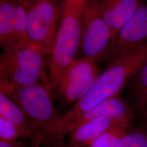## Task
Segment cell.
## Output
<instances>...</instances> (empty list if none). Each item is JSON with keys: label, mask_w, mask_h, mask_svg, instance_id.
<instances>
[{"label": "cell", "mask_w": 147, "mask_h": 147, "mask_svg": "<svg viewBox=\"0 0 147 147\" xmlns=\"http://www.w3.org/2000/svg\"><path fill=\"white\" fill-rule=\"evenodd\" d=\"M0 91L19 106L33 123L41 137L42 147H65L67 141L61 116L54 103L51 84H38L21 88L13 87L0 79Z\"/></svg>", "instance_id": "1"}, {"label": "cell", "mask_w": 147, "mask_h": 147, "mask_svg": "<svg viewBox=\"0 0 147 147\" xmlns=\"http://www.w3.org/2000/svg\"><path fill=\"white\" fill-rule=\"evenodd\" d=\"M90 0H63L62 14L53 53L50 82L53 89L79 53L84 14Z\"/></svg>", "instance_id": "2"}, {"label": "cell", "mask_w": 147, "mask_h": 147, "mask_svg": "<svg viewBox=\"0 0 147 147\" xmlns=\"http://www.w3.org/2000/svg\"><path fill=\"white\" fill-rule=\"evenodd\" d=\"M45 55L31 42L4 49L0 56V76L16 88L51 84L45 69Z\"/></svg>", "instance_id": "3"}, {"label": "cell", "mask_w": 147, "mask_h": 147, "mask_svg": "<svg viewBox=\"0 0 147 147\" xmlns=\"http://www.w3.org/2000/svg\"><path fill=\"white\" fill-rule=\"evenodd\" d=\"M24 3L29 42L51 55L62 14L61 3L54 0H24Z\"/></svg>", "instance_id": "4"}, {"label": "cell", "mask_w": 147, "mask_h": 147, "mask_svg": "<svg viewBox=\"0 0 147 147\" xmlns=\"http://www.w3.org/2000/svg\"><path fill=\"white\" fill-rule=\"evenodd\" d=\"M99 74L97 63L76 58L61 75L53 92L63 105H75L88 93Z\"/></svg>", "instance_id": "5"}, {"label": "cell", "mask_w": 147, "mask_h": 147, "mask_svg": "<svg viewBox=\"0 0 147 147\" xmlns=\"http://www.w3.org/2000/svg\"><path fill=\"white\" fill-rule=\"evenodd\" d=\"M111 42L110 30L101 16L96 0H90L84 14L79 58L102 62Z\"/></svg>", "instance_id": "6"}, {"label": "cell", "mask_w": 147, "mask_h": 147, "mask_svg": "<svg viewBox=\"0 0 147 147\" xmlns=\"http://www.w3.org/2000/svg\"><path fill=\"white\" fill-rule=\"evenodd\" d=\"M147 42V1L137 9L119 32L102 62H112Z\"/></svg>", "instance_id": "7"}, {"label": "cell", "mask_w": 147, "mask_h": 147, "mask_svg": "<svg viewBox=\"0 0 147 147\" xmlns=\"http://www.w3.org/2000/svg\"><path fill=\"white\" fill-rule=\"evenodd\" d=\"M28 42L24 0H1V47L4 50Z\"/></svg>", "instance_id": "8"}, {"label": "cell", "mask_w": 147, "mask_h": 147, "mask_svg": "<svg viewBox=\"0 0 147 147\" xmlns=\"http://www.w3.org/2000/svg\"><path fill=\"white\" fill-rule=\"evenodd\" d=\"M102 117L132 123L135 118V113L125 101L116 96L100 102L76 116L64 127L63 133L66 137L79 126L91 120Z\"/></svg>", "instance_id": "9"}, {"label": "cell", "mask_w": 147, "mask_h": 147, "mask_svg": "<svg viewBox=\"0 0 147 147\" xmlns=\"http://www.w3.org/2000/svg\"><path fill=\"white\" fill-rule=\"evenodd\" d=\"M144 1V0H96L101 16L110 30L111 42L109 48L114 44L122 27Z\"/></svg>", "instance_id": "10"}, {"label": "cell", "mask_w": 147, "mask_h": 147, "mask_svg": "<svg viewBox=\"0 0 147 147\" xmlns=\"http://www.w3.org/2000/svg\"><path fill=\"white\" fill-rule=\"evenodd\" d=\"M123 123L107 117L91 120L79 126L69 135L65 147H88L112 127Z\"/></svg>", "instance_id": "11"}, {"label": "cell", "mask_w": 147, "mask_h": 147, "mask_svg": "<svg viewBox=\"0 0 147 147\" xmlns=\"http://www.w3.org/2000/svg\"><path fill=\"white\" fill-rule=\"evenodd\" d=\"M0 116H3L17 127L22 139L30 141L37 135L34 125L25 111L1 91Z\"/></svg>", "instance_id": "12"}, {"label": "cell", "mask_w": 147, "mask_h": 147, "mask_svg": "<svg viewBox=\"0 0 147 147\" xmlns=\"http://www.w3.org/2000/svg\"><path fill=\"white\" fill-rule=\"evenodd\" d=\"M126 84L130 106L135 113L142 117L147 107V62Z\"/></svg>", "instance_id": "13"}, {"label": "cell", "mask_w": 147, "mask_h": 147, "mask_svg": "<svg viewBox=\"0 0 147 147\" xmlns=\"http://www.w3.org/2000/svg\"><path fill=\"white\" fill-rule=\"evenodd\" d=\"M131 123H123L112 127L88 147H115L121 139L129 132Z\"/></svg>", "instance_id": "14"}, {"label": "cell", "mask_w": 147, "mask_h": 147, "mask_svg": "<svg viewBox=\"0 0 147 147\" xmlns=\"http://www.w3.org/2000/svg\"><path fill=\"white\" fill-rule=\"evenodd\" d=\"M115 147H147V132L145 131L128 132Z\"/></svg>", "instance_id": "15"}, {"label": "cell", "mask_w": 147, "mask_h": 147, "mask_svg": "<svg viewBox=\"0 0 147 147\" xmlns=\"http://www.w3.org/2000/svg\"><path fill=\"white\" fill-rule=\"evenodd\" d=\"M22 138L17 127L7 119L0 116V140L5 141H14Z\"/></svg>", "instance_id": "16"}, {"label": "cell", "mask_w": 147, "mask_h": 147, "mask_svg": "<svg viewBox=\"0 0 147 147\" xmlns=\"http://www.w3.org/2000/svg\"><path fill=\"white\" fill-rule=\"evenodd\" d=\"M28 144L22 141H5L0 140V147H28Z\"/></svg>", "instance_id": "17"}, {"label": "cell", "mask_w": 147, "mask_h": 147, "mask_svg": "<svg viewBox=\"0 0 147 147\" xmlns=\"http://www.w3.org/2000/svg\"><path fill=\"white\" fill-rule=\"evenodd\" d=\"M42 144V139L39 135L37 134L34 138L31 141H29V144L28 147H41Z\"/></svg>", "instance_id": "18"}, {"label": "cell", "mask_w": 147, "mask_h": 147, "mask_svg": "<svg viewBox=\"0 0 147 147\" xmlns=\"http://www.w3.org/2000/svg\"><path fill=\"white\" fill-rule=\"evenodd\" d=\"M142 117L143 127L144 128L145 131L147 132V107L146 108L145 111H144V112L143 113Z\"/></svg>", "instance_id": "19"}, {"label": "cell", "mask_w": 147, "mask_h": 147, "mask_svg": "<svg viewBox=\"0 0 147 147\" xmlns=\"http://www.w3.org/2000/svg\"><path fill=\"white\" fill-rule=\"evenodd\" d=\"M54 1H60V0H54ZM61 1H63V0H61Z\"/></svg>", "instance_id": "20"}, {"label": "cell", "mask_w": 147, "mask_h": 147, "mask_svg": "<svg viewBox=\"0 0 147 147\" xmlns=\"http://www.w3.org/2000/svg\"></svg>", "instance_id": "21"}]
</instances>
